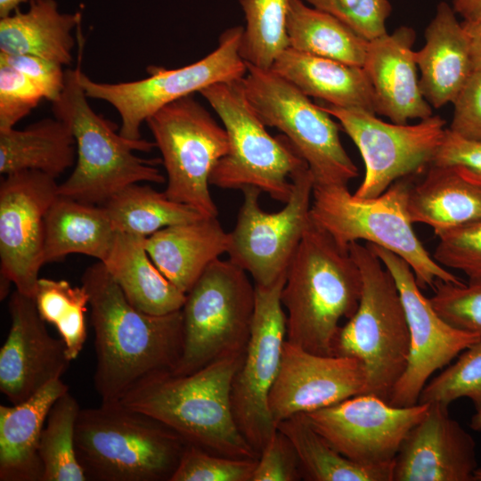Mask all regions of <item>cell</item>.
I'll return each instance as SVG.
<instances>
[{"label":"cell","mask_w":481,"mask_h":481,"mask_svg":"<svg viewBox=\"0 0 481 481\" xmlns=\"http://www.w3.org/2000/svg\"><path fill=\"white\" fill-rule=\"evenodd\" d=\"M89 294L94 332V388L102 402H117L143 380L173 371L183 348L182 309L156 315L133 306L98 261L81 278Z\"/></svg>","instance_id":"obj_1"},{"label":"cell","mask_w":481,"mask_h":481,"mask_svg":"<svg viewBox=\"0 0 481 481\" xmlns=\"http://www.w3.org/2000/svg\"><path fill=\"white\" fill-rule=\"evenodd\" d=\"M243 356L224 357L187 375L159 373L121 402L163 423L187 444L225 457L258 460L240 432L231 404L232 379Z\"/></svg>","instance_id":"obj_2"},{"label":"cell","mask_w":481,"mask_h":481,"mask_svg":"<svg viewBox=\"0 0 481 481\" xmlns=\"http://www.w3.org/2000/svg\"><path fill=\"white\" fill-rule=\"evenodd\" d=\"M362 287L349 250L311 219L281 294L286 340L314 354L334 355L339 322L356 311Z\"/></svg>","instance_id":"obj_3"},{"label":"cell","mask_w":481,"mask_h":481,"mask_svg":"<svg viewBox=\"0 0 481 481\" xmlns=\"http://www.w3.org/2000/svg\"><path fill=\"white\" fill-rule=\"evenodd\" d=\"M77 56L75 69L65 71V86L53 102L55 118L70 128L77 147V160L70 175L59 184V194L82 202L102 205L125 187L137 183H163L165 176L156 165L159 159H143L135 151L148 152L156 144L131 141L117 133V126L90 106L79 80L85 39L77 29Z\"/></svg>","instance_id":"obj_4"},{"label":"cell","mask_w":481,"mask_h":481,"mask_svg":"<svg viewBox=\"0 0 481 481\" xmlns=\"http://www.w3.org/2000/svg\"><path fill=\"white\" fill-rule=\"evenodd\" d=\"M76 452L87 480L170 481L185 441L121 401L80 409Z\"/></svg>","instance_id":"obj_5"},{"label":"cell","mask_w":481,"mask_h":481,"mask_svg":"<svg viewBox=\"0 0 481 481\" xmlns=\"http://www.w3.org/2000/svg\"><path fill=\"white\" fill-rule=\"evenodd\" d=\"M362 275L358 307L338 333L334 355L359 359L365 369L363 394L388 403L410 355V332L399 289L392 274L365 244L348 245Z\"/></svg>","instance_id":"obj_6"},{"label":"cell","mask_w":481,"mask_h":481,"mask_svg":"<svg viewBox=\"0 0 481 481\" xmlns=\"http://www.w3.org/2000/svg\"><path fill=\"white\" fill-rule=\"evenodd\" d=\"M412 176L370 199L355 197L345 185L314 186L311 219L343 249L365 240L398 255L412 269L420 289L433 288L437 281L462 284L434 259L413 230L407 209Z\"/></svg>","instance_id":"obj_7"},{"label":"cell","mask_w":481,"mask_h":481,"mask_svg":"<svg viewBox=\"0 0 481 481\" xmlns=\"http://www.w3.org/2000/svg\"><path fill=\"white\" fill-rule=\"evenodd\" d=\"M200 94L220 118L228 151L215 166L209 183L222 189L251 186L286 203L292 178L308 168L289 141L272 136L245 94L242 78L211 85Z\"/></svg>","instance_id":"obj_8"},{"label":"cell","mask_w":481,"mask_h":481,"mask_svg":"<svg viewBox=\"0 0 481 481\" xmlns=\"http://www.w3.org/2000/svg\"><path fill=\"white\" fill-rule=\"evenodd\" d=\"M256 307V287L232 261L211 263L186 293L183 348L173 371L192 373L210 363L244 355Z\"/></svg>","instance_id":"obj_9"},{"label":"cell","mask_w":481,"mask_h":481,"mask_svg":"<svg viewBox=\"0 0 481 481\" xmlns=\"http://www.w3.org/2000/svg\"><path fill=\"white\" fill-rule=\"evenodd\" d=\"M246 66L242 84L251 106L262 122L280 130L306 161L314 186H347L358 176L331 115L271 69L248 62Z\"/></svg>","instance_id":"obj_10"},{"label":"cell","mask_w":481,"mask_h":481,"mask_svg":"<svg viewBox=\"0 0 481 481\" xmlns=\"http://www.w3.org/2000/svg\"><path fill=\"white\" fill-rule=\"evenodd\" d=\"M243 31L242 26L226 29L213 52L184 67L150 66L147 77L119 83L96 82L81 71L80 84L88 98L105 101L116 109L123 137L139 141L142 124L164 106L216 83L244 77L247 66L240 52Z\"/></svg>","instance_id":"obj_11"},{"label":"cell","mask_w":481,"mask_h":481,"mask_svg":"<svg viewBox=\"0 0 481 481\" xmlns=\"http://www.w3.org/2000/svg\"><path fill=\"white\" fill-rule=\"evenodd\" d=\"M167 172L166 195L205 217H217L209 178L228 151V136L191 95L164 106L145 121Z\"/></svg>","instance_id":"obj_12"},{"label":"cell","mask_w":481,"mask_h":481,"mask_svg":"<svg viewBox=\"0 0 481 481\" xmlns=\"http://www.w3.org/2000/svg\"><path fill=\"white\" fill-rule=\"evenodd\" d=\"M289 200L279 211L267 212L258 202L262 192L242 189L243 202L229 232V260L246 271L255 284L270 286L285 276L311 223L314 180L306 168L292 178Z\"/></svg>","instance_id":"obj_13"},{"label":"cell","mask_w":481,"mask_h":481,"mask_svg":"<svg viewBox=\"0 0 481 481\" xmlns=\"http://www.w3.org/2000/svg\"><path fill=\"white\" fill-rule=\"evenodd\" d=\"M286 275L270 286L256 287V307L249 339L231 388L237 427L260 452L276 431L268 397L279 372L286 337V313L281 294Z\"/></svg>","instance_id":"obj_14"},{"label":"cell","mask_w":481,"mask_h":481,"mask_svg":"<svg viewBox=\"0 0 481 481\" xmlns=\"http://www.w3.org/2000/svg\"><path fill=\"white\" fill-rule=\"evenodd\" d=\"M319 106L339 121L361 153L365 174L354 193L360 199L375 198L395 181L429 166L445 131V121L437 115L398 125L361 109Z\"/></svg>","instance_id":"obj_15"},{"label":"cell","mask_w":481,"mask_h":481,"mask_svg":"<svg viewBox=\"0 0 481 481\" xmlns=\"http://www.w3.org/2000/svg\"><path fill=\"white\" fill-rule=\"evenodd\" d=\"M392 274L399 289L410 332L407 367L395 384L388 403L398 407L418 404L428 379L481 337L453 328L443 320L425 298L415 274L398 255L366 243Z\"/></svg>","instance_id":"obj_16"},{"label":"cell","mask_w":481,"mask_h":481,"mask_svg":"<svg viewBox=\"0 0 481 481\" xmlns=\"http://www.w3.org/2000/svg\"><path fill=\"white\" fill-rule=\"evenodd\" d=\"M55 179L24 170L0 183V275L33 298L45 265V216L60 195Z\"/></svg>","instance_id":"obj_17"},{"label":"cell","mask_w":481,"mask_h":481,"mask_svg":"<svg viewBox=\"0 0 481 481\" xmlns=\"http://www.w3.org/2000/svg\"><path fill=\"white\" fill-rule=\"evenodd\" d=\"M428 406L398 407L376 395L360 394L303 414L342 455L371 465L395 460L404 439L424 418Z\"/></svg>","instance_id":"obj_18"},{"label":"cell","mask_w":481,"mask_h":481,"mask_svg":"<svg viewBox=\"0 0 481 481\" xmlns=\"http://www.w3.org/2000/svg\"><path fill=\"white\" fill-rule=\"evenodd\" d=\"M366 373L354 357L314 354L285 340L279 372L268 397L277 426L296 414L363 394Z\"/></svg>","instance_id":"obj_19"},{"label":"cell","mask_w":481,"mask_h":481,"mask_svg":"<svg viewBox=\"0 0 481 481\" xmlns=\"http://www.w3.org/2000/svg\"><path fill=\"white\" fill-rule=\"evenodd\" d=\"M8 309L11 325L0 349V391L16 404L61 379L71 360L62 339L48 332L33 298L15 289Z\"/></svg>","instance_id":"obj_20"},{"label":"cell","mask_w":481,"mask_h":481,"mask_svg":"<svg viewBox=\"0 0 481 481\" xmlns=\"http://www.w3.org/2000/svg\"><path fill=\"white\" fill-rule=\"evenodd\" d=\"M428 404L400 446L393 481H473L478 468L474 438L450 416L448 405Z\"/></svg>","instance_id":"obj_21"},{"label":"cell","mask_w":481,"mask_h":481,"mask_svg":"<svg viewBox=\"0 0 481 481\" xmlns=\"http://www.w3.org/2000/svg\"><path fill=\"white\" fill-rule=\"evenodd\" d=\"M415 38L413 29L402 26L369 41L363 65L374 92L376 114L398 125L433 115L420 88Z\"/></svg>","instance_id":"obj_22"},{"label":"cell","mask_w":481,"mask_h":481,"mask_svg":"<svg viewBox=\"0 0 481 481\" xmlns=\"http://www.w3.org/2000/svg\"><path fill=\"white\" fill-rule=\"evenodd\" d=\"M455 14L440 2L425 30V45L415 51L420 88L434 108L452 103L473 73L469 37Z\"/></svg>","instance_id":"obj_23"},{"label":"cell","mask_w":481,"mask_h":481,"mask_svg":"<svg viewBox=\"0 0 481 481\" xmlns=\"http://www.w3.org/2000/svg\"><path fill=\"white\" fill-rule=\"evenodd\" d=\"M407 209L413 224L439 234L481 217V175L452 165H429L425 177L412 183Z\"/></svg>","instance_id":"obj_24"},{"label":"cell","mask_w":481,"mask_h":481,"mask_svg":"<svg viewBox=\"0 0 481 481\" xmlns=\"http://www.w3.org/2000/svg\"><path fill=\"white\" fill-rule=\"evenodd\" d=\"M229 234L217 217L171 225L144 240L159 270L185 294L207 267L227 252Z\"/></svg>","instance_id":"obj_25"},{"label":"cell","mask_w":481,"mask_h":481,"mask_svg":"<svg viewBox=\"0 0 481 481\" xmlns=\"http://www.w3.org/2000/svg\"><path fill=\"white\" fill-rule=\"evenodd\" d=\"M67 391L59 379L21 403L0 405L1 481H43L42 431L53 404Z\"/></svg>","instance_id":"obj_26"},{"label":"cell","mask_w":481,"mask_h":481,"mask_svg":"<svg viewBox=\"0 0 481 481\" xmlns=\"http://www.w3.org/2000/svg\"><path fill=\"white\" fill-rule=\"evenodd\" d=\"M306 95L340 108L376 114L372 86L363 67L285 49L272 68Z\"/></svg>","instance_id":"obj_27"},{"label":"cell","mask_w":481,"mask_h":481,"mask_svg":"<svg viewBox=\"0 0 481 481\" xmlns=\"http://www.w3.org/2000/svg\"><path fill=\"white\" fill-rule=\"evenodd\" d=\"M80 12H61L55 0H29L25 12L17 9L0 18V53L41 57L70 65L81 24Z\"/></svg>","instance_id":"obj_28"},{"label":"cell","mask_w":481,"mask_h":481,"mask_svg":"<svg viewBox=\"0 0 481 481\" xmlns=\"http://www.w3.org/2000/svg\"><path fill=\"white\" fill-rule=\"evenodd\" d=\"M145 237L116 232L102 262L128 301L139 310L162 315L179 311L186 294L156 266L144 246Z\"/></svg>","instance_id":"obj_29"},{"label":"cell","mask_w":481,"mask_h":481,"mask_svg":"<svg viewBox=\"0 0 481 481\" xmlns=\"http://www.w3.org/2000/svg\"><path fill=\"white\" fill-rule=\"evenodd\" d=\"M116 231L102 205L59 195L45 216L44 263L82 254L102 262Z\"/></svg>","instance_id":"obj_30"},{"label":"cell","mask_w":481,"mask_h":481,"mask_svg":"<svg viewBox=\"0 0 481 481\" xmlns=\"http://www.w3.org/2000/svg\"><path fill=\"white\" fill-rule=\"evenodd\" d=\"M77 147L70 128L57 118H45L24 129L0 130V173L35 170L57 178L76 164Z\"/></svg>","instance_id":"obj_31"},{"label":"cell","mask_w":481,"mask_h":481,"mask_svg":"<svg viewBox=\"0 0 481 481\" xmlns=\"http://www.w3.org/2000/svg\"><path fill=\"white\" fill-rule=\"evenodd\" d=\"M276 428L294 446L305 480L393 481L395 460L363 465L347 459L310 425L303 413L281 420Z\"/></svg>","instance_id":"obj_32"},{"label":"cell","mask_w":481,"mask_h":481,"mask_svg":"<svg viewBox=\"0 0 481 481\" xmlns=\"http://www.w3.org/2000/svg\"><path fill=\"white\" fill-rule=\"evenodd\" d=\"M287 35L294 50L358 67L364 63L368 41L302 0H289Z\"/></svg>","instance_id":"obj_33"},{"label":"cell","mask_w":481,"mask_h":481,"mask_svg":"<svg viewBox=\"0 0 481 481\" xmlns=\"http://www.w3.org/2000/svg\"><path fill=\"white\" fill-rule=\"evenodd\" d=\"M139 183L125 187L102 205L116 232L146 238L163 228L205 217L164 192Z\"/></svg>","instance_id":"obj_34"},{"label":"cell","mask_w":481,"mask_h":481,"mask_svg":"<svg viewBox=\"0 0 481 481\" xmlns=\"http://www.w3.org/2000/svg\"><path fill=\"white\" fill-rule=\"evenodd\" d=\"M80 409L69 391L61 395L53 404L39 444L43 481L87 480L75 445L76 424Z\"/></svg>","instance_id":"obj_35"},{"label":"cell","mask_w":481,"mask_h":481,"mask_svg":"<svg viewBox=\"0 0 481 481\" xmlns=\"http://www.w3.org/2000/svg\"><path fill=\"white\" fill-rule=\"evenodd\" d=\"M41 318L57 329L73 361L86 339V313L89 294L86 288L72 286L64 280L39 278L34 297Z\"/></svg>","instance_id":"obj_36"},{"label":"cell","mask_w":481,"mask_h":481,"mask_svg":"<svg viewBox=\"0 0 481 481\" xmlns=\"http://www.w3.org/2000/svg\"><path fill=\"white\" fill-rule=\"evenodd\" d=\"M244 12L240 55L261 69H271L289 47L287 15L289 0H239Z\"/></svg>","instance_id":"obj_37"},{"label":"cell","mask_w":481,"mask_h":481,"mask_svg":"<svg viewBox=\"0 0 481 481\" xmlns=\"http://www.w3.org/2000/svg\"><path fill=\"white\" fill-rule=\"evenodd\" d=\"M461 397L481 408V340L474 343L436 377L426 383L418 404L439 403L448 405Z\"/></svg>","instance_id":"obj_38"},{"label":"cell","mask_w":481,"mask_h":481,"mask_svg":"<svg viewBox=\"0 0 481 481\" xmlns=\"http://www.w3.org/2000/svg\"><path fill=\"white\" fill-rule=\"evenodd\" d=\"M429 302L436 314L460 330L481 337V276L468 283L436 281Z\"/></svg>","instance_id":"obj_39"},{"label":"cell","mask_w":481,"mask_h":481,"mask_svg":"<svg viewBox=\"0 0 481 481\" xmlns=\"http://www.w3.org/2000/svg\"><path fill=\"white\" fill-rule=\"evenodd\" d=\"M257 461L217 455L187 444L170 481H251Z\"/></svg>","instance_id":"obj_40"},{"label":"cell","mask_w":481,"mask_h":481,"mask_svg":"<svg viewBox=\"0 0 481 481\" xmlns=\"http://www.w3.org/2000/svg\"><path fill=\"white\" fill-rule=\"evenodd\" d=\"M351 29L366 41L387 33L386 21L392 12L388 0H306Z\"/></svg>","instance_id":"obj_41"},{"label":"cell","mask_w":481,"mask_h":481,"mask_svg":"<svg viewBox=\"0 0 481 481\" xmlns=\"http://www.w3.org/2000/svg\"><path fill=\"white\" fill-rule=\"evenodd\" d=\"M437 237L432 256L440 265L461 271L469 278L481 276V217Z\"/></svg>","instance_id":"obj_42"},{"label":"cell","mask_w":481,"mask_h":481,"mask_svg":"<svg viewBox=\"0 0 481 481\" xmlns=\"http://www.w3.org/2000/svg\"><path fill=\"white\" fill-rule=\"evenodd\" d=\"M45 96L17 69L0 65V130H6L25 118Z\"/></svg>","instance_id":"obj_43"},{"label":"cell","mask_w":481,"mask_h":481,"mask_svg":"<svg viewBox=\"0 0 481 481\" xmlns=\"http://www.w3.org/2000/svg\"><path fill=\"white\" fill-rule=\"evenodd\" d=\"M302 469L288 437L276 429L257 461L251 481H298Z\"/></svg>","instance_id":"obj_44"},{"label":"cell","mask_w":481,"mask_h":481,"mask_svg":"<svg viewBox=\"0 0 481 481\" xmlns=\"http://www.w3.org/2000/svg\"><path fill=\"white\" fill-rule=\"evenodd\" d=\"M0 65L12 67L29 78L43 93L45 99L56 101L65 86L62 65L28 54L0 53Z\"/></svg>","instance_id":"obj_45"},{"label":"cell","mask_w":481,"mask_h":481,"mask_svg":"<svg viewBox=\"0 0 481 481\" xmlns=\"http://www.w3.org/2000/svg\"><path fill=\"white\" fill-rule=\"evenodd\" d=\"M452 104L449 129L463 138L481 141V71H473Z\"/></svg>","instance_id":"obj_46"},{"label":"cell","mask_w":481,"mask_h":481,"mask_svg":"<svg viewBox=\"0 0 481 481\" xmlns=\"http://www.w3.org/2000/svg\"><path fill=\"white\" fill-rule=\"evenodd\" d=\"M430 165L460 166L481 175V141L463 138L445 128Z\"/></svg>","instance_id":"obj_47"},{"label":"cell","mask_w":481,"mask_h":481,"mask_svg":"<svg viewBox=\"0 0 481 481\" xmlns=\"http://www.w3.org/2000/svg\"><path fill=\"white\" fill-rule=\"evenodd\" d=\"M469 37L473 71H481V23L461 22Z\"/></svg>","instance_id":"obj_48"},{"label":"cell","mask_w":481,"mask_h":481,"mask_svg":"<svg viewBox=\"0 0 481 481\" xmlns=\"http://www.w3.org/2000/svg\"><path fill=\"white\" fill-rule=\"evenodd\" d=\"M452 9L468 22L481 23V0H452Z\"/></svg>","instance_id":"obj_49"},{"label":"cell","mask_w":481,"mask_h":481,"mask_svg":"<svg viewBox=\"0 0 481 481\" xmlns=\"http://www.w3.org/2000/svg\"><path fill=\"white\" fill-rule=\"evenodd\" d=\"M29 0H0V18L5 17L19 9L20 5Z\"/></svg>","instance_id":"obj_50"},{"label":"cell","mask_w":481,"mask_h":481,"mask_svg":"<svg viewBox=\"0 0 481 481\" xmlns=\"http://www.w3.org/2000/svg\"><path fill=\"white\" fill-rule=\"evenodd\" d=\"M470 428L476 431H481V408L477 410L470 420Z\"/></svg>","instance_id":"obj_51"},{"label":"cell","mask_w":481,"mask_h":481,"mask_svg":"<svg viewBox=\"0 0 481 481\" xmlns=\"http://www.w3.org/2000/svg\"><path fill=\"white\" fill-rule=\"evenodd\" d=\"M473 481H481V469L477 468L475 471Z\"/></svg>","instance_id":"obj_52"}]
</instances>
